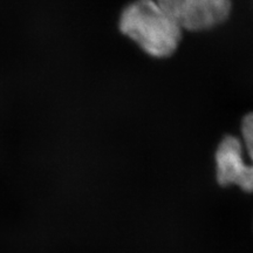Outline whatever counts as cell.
Returning <instances> with one entry per match:
<instances>
[{
  "instance_id": "7a4b0ae2",
  "label": "cell",
  "mask_w": 253,
  "mask_h": 253,
  "mask_svg": "<svg viewBox=\"0 0 253 253\" xmlns=\"http://www.w3.org/2000/svg\"><path fill=\"white\" fill-rule=\"evenodd\" d=\"M216 177L220 185L253 192V113L242 122V141L227 135L216 150Z\"/></svg>"
},
{
  "instance_id": "3957f363",
  "label": "cell",
  "mask_w": 253,
  "mask_h": 253,
  "mask_svg": "<svg viewBox=\"0 0 253 253\" xmlns=\"http://www.w3.org/2000/svg\"><path fill=\"white\" fill-rule=\"evenodd\" d=\"M182 30L208 31L226 21L231 0H155Z\"/></svg>"
},
{
  "instance_id": "6da1fadb",
  "label": "cell",
  "mask_w": 253,
  "mask_h": 253,
  "mask_svg": "<svg viewBox=\"0 0 253 253\" xmlns=\"http://www.w3.org/2000/svg\"><path fill=\"white\" fill-rule=\"evenodd\" d=\"M120 31L148 55L168 58L182 39L183 30L155 0H135L123 8Z\"/></svg>"
}]
</instances>
